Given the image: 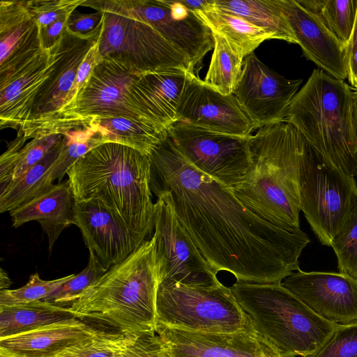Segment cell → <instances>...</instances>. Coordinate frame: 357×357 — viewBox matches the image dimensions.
<instances>
[{"instance_id": "1", "label": "cell", "mask_w": 357, "mask_h": 357, "mask_svg": "<svg viewBox=\"0 0 357 357\" xmlns=\"http://www.w3.org/2000/svg\"><path fill=\"white\" fill-rule=\"evenodd\" d=\"M152 192L167 197L175 214L216 273L236 281L282 282L299 270L310 243L300 230L289 232L259 217L230 190L195 168L169 137L150 155Z\"/></svg>"}, {"instance_id": "2", "label": "cell", "mask_w": 357, "mask_h": 357, "mask_svg": "<svg viewBox=\"0 0 357 357\" xmlns=\"http://www.w3.org/2000/svg\"><path fill=\"white\" fill-rule=\"evenodd\" d=\"M151 172L150 155L105 143L79 158L67 175L75 202L98 199L142 243L154 229Z\"/></svg>"}, {"instance_id": "3", "label": "cell", "mask_w": 357, "mask_h": 357, "mask_svg": "<svg viewBox=\"0 0 357 357\" xmlns=\"http://www.w3.org/2000/svg\"><path fill=\"white\" fill-rule=\"evenodd\" d=\"M303 137L286 121L259 128L249 137L251 167L231 190L259 217L289 232L301 230L298 165Z\"/></svg>"}, {"instance_id": "4", "label": "cell", "mask_w": 357, "mask_h": 357, "mask_svg": "<svg viewBox=\"0 0 357 357\" xmlns=\"http://www.w3.org/2000/svg\"><path fill=\"white\" fill-rule=\"evenodd\" d=\"M159 265L153 235L112 266L70 307L77 318L126 334L155 331Z\"/></svg>"}, {"instance_id": "5", "label": "cell", "mask_w": 357, "mask_h": 357, "mask_svg": "<svg viewBox=\"0 0 357 357\" xmlns=\"http://www.w3.org/2000/svg\"><path fill=\"white\" fill-rule=\"evenodd\" d=\"M352 91L344 80L314 69L294 97L285 121L327 160L354 177L357 144L351 123Z\"/></svg>"}, {"instance_id": "6", "label": "cell", "mask_w": 357, "mask_h": 357, "mask_svg": "<svg viewBox=\"0 0 357 357\" xmlns=\"http://www.w3.org/2000/svg\"><path fill=\"white\" fill-rule=\"evenodd\" d=\"M281 282L236 281L230 289L257 330L283 357H307L340 324L320 317Z\"/></svg>"}, {"instance_id": "7", "label": "cell", "mask_w": 357, "mask_h": 357, "mask_svg": "<svg viewBox=\"0 0 357 357\" xmlns=\"http://www.w3.org/2000/svg\"><path fill=\"white\" fill-rule=\"evenodd\" d=\"M82 6L104 13L98 63L111 59L137 75L194 73L190 60L151 25L137 17L123 0H86Z\"/></svg>"}, {"instance_id": "8", "label": "cell", "mask_w": 357, "mask_h": 357, "mask_svg": "<svg viewBox=\"0 0 357 357\" xmlns=\"http://www.w3.org/2000/svg\"><path fill=\"white\" fill-rule=\"evenodd\" d=\"M252 319L238 303L230 287H190L160 282L156 297V326L213 333L245 328Z\"/></svg>"}, {"instance_id": "9", "label": "cell", "mask_w": 357, "mask_h": 357, "mask_svg": "<svg viewBox=\"0 0 357 357\" xmlns=\"http://www.w3.org/2000/svg\"><path fill=\"white\" fill-rule=\"evenodd\" d=\"M298 185L301 211L321 243L331 246L357 190L354 177L327 160L304 137Z\"/></svg>"}, {"instance_id": "10", "label": "cell", "mask_w": 357, "mask_h": 357, "mask_svg": "<svg viewBox=\"0 0 357 357\" xmlns=\"http://www.w3.org/2000/svg\"><path fill=\"white\" fill-rule=\"evenodd\" d=\"M139 76L116 61L102 59L73 102L43 136L62 134L94 117L123 116L157 126L142 115L133 101L131 88Z\"/></svg>"}, {"instance_id": "11", "label": "cell", "mask_w": 357, "mask_h": 357, "mask_svg": "<svg viewBox=\"0 0 357 357\" xmlns=\"http://www.w3.org/2000/svg\"><path fill=\"white\" fill-rule=\"evenodd\" d=\"M167 131L190 163L230 190L243 182L251 167L250 135L220 133L182 122Z\"/></svg>"}, {"instance_id": "12", "label": "cell", "mask_w": 357, "mask_h": 357, "mask_svg": "<svg viewBox=\"0 0 357 357\" xmlns=\"http://www.w3.org/2000/svg\"><path fill=\"white\" fill-rule=\"evenodd\" d=\"M154 233L160 282L211 287L222 283L178 220L165 194H155Z\"/></svg>"}, {"instance_id": "13", "label": "cell", "mask_w": 357, "mask_h": 357, "mask_svg": "<svg viewBox=\"0 0 357 357\" xmlns=\"http://www.w3.org/2000/svg\"><path fill=\"white\" fill-rule=\"evenodd\" d=\"M101 32L80 36L65 31L54 46L55 61L51 73L36 96L28 121L17 135L26 139L43 137L59 118L78 68Z\"/></svg>"}, {"instance_id": "14", "label": "cell", "mask_w": 357, "mask_h": 357, "mask_svg": "<svg viewBox=\"0 0 357 357\" xmlns=\"http://www.w3.org/2000/svg\"><path fill=\"white\" fill-rule=\"evenodd\" d=\"M303 79H289L251 53L243 59L240 79L233 92L255 128L284 121Z\"/></svg>"}, {"instance_id": "15", "label": "cell", "mask_w": 357, "mask_h": 357, "mask_svg": "<svg viewBox=\"0 0 357 357\" xmlns=\"http://www.w3.org/2000/svg\"><path fill=\"white\" fill-rule=\"evenodd\" d=\"M169 357H283L252 321L241 331L213 333L157 325Z\"/></svg>"}, {"instance_id": "16", "label": "cell", "mask_w": 357, "mask_h": 357, "mask_svg": "<svg viewBox=\"0 0 357 357\" xmlns=\"http://www.w3.org/2000/svg\"><path fill=\"white\" fill-rule=\"evenodd\" d=\"M123 1L137 17L151 25L181 52L190 60L193 69L213 48L210 29L181 1Z\"/></svg>"}, {"instance_id": "17", "label": "cell", "mask_w": 357, "mask_h": 357, "mask_svg": "<svg viewBox=\"0 0 357 357\" xmlns=\"http://www.w3.org/2000/svg\"><path fill=\"white\" fill-rule=\"evenodd\" d=\"M281 284L320 317L337 324L357 322V279L299 269Z\"/></svg>"}, {"instance_id": "18", "label": "cell", "mask_w": 357, "mask_h": 357, "mask_svg": "<svg viewBox=\"0 0 357 357\" xmlns=\"http://www.w3.org/2000/svg\"><path fill=\"white\" fill-rule=\"evenodd\" d=\"M177 122L213 132L248 137L255 129L234 96L224 95L191 73L177 109Z\"/></svg>"}, {"instance_id": "19", "label": "cell", "mask_w": 357, "mask_h": 357, "mask_svg": "<svg viewBox=\"0 0 357 357\" xmlns=\"http://www.w3.org/2000/svg\"><path fill=\"white\" fill-rule=\"evenodd\" d=\"M72 224L86 247L109 270L131 255L141 242L128 227L96 199L73 202Z\"/></svg>"}, {"instance_id": "20", "label": "cell", "mask_w": 357, "mask_h": 357, "mask_svg": "<svg viewBox=\"0 0 357 357\" xmlns=\"http://www.w3.org/2000/svg\"><path fill=\"white\" fill-rule=\"evenodd\" d=\"M26 1H0V89L45 51Z\"/></svg>"}, {"instance_id": "21", "label": "cell", "mask_w": 357, "mask_h": 357, "mask_svg": "<svg viewBox=\"0 0 357 357\" xmlns=\"http://www.w3.org/2000/svg\"><path fill=\"white\" fill-rule=\"evenodd\" d=\"M303 56L330 76L347 78V44L339 40L317 15L298 0H277Z\"/></svg>"}, {"instance_id": "22", "label": "cell", "mask_w": 357, "mask_h": 357, "mask_svg": "<svg viewBox=\"0 0 357 357\" xmlns=\"http://www.w3.org/2000/svg\"><path fill=\"white\" fill-rule=\"evenodd\" d=\"M103 331L75 318L0 338V353L9 357H55Z\"/></svg>"}, {"instance_id": "23", "label": "cell", "mask_w": 357, "mask_h": 357, "mask_svg": "<svg viewBox=\"0 0 357 357\" xmlns=\"http://www.w3.org/2000/svg\"><path fill=\"white\" fill-rule=\"evenodd\" d=\"M55 61L54 47L16 74L0 89L1 128L21 130L29 120L36 94Z\"/></svg>"}, {"instance_id": "24", "label": "cell", "mask_w": 357, "mask_h": 357, "mask_svg": "<svg viewBox=\"0 0 357 357\" xmlns=\"http://www.w3.org/2000/svg\"><path fill=\"white\" fill-rule=\"evenodd\" d=\"M190 73L139 75L132 86L131 93L142 115L157 126L168 130L177 122L178 107Z\"/></svg>"}, {"instance_id": "25", "label": "cell", "mask_w": 357, "mask_h": 357, "mask_svg": "<svg viewBox=\"0 0 357 357\" xmlns=\"http://www.w3.org/2000/svg\"><path fill=\"white\" fill-rule=\"evenodd\" d=\"M73 202L68 180L53 184L32 200L10 211L12 225L19 227L26 222L38 221L47 236L51 252L61 231L72 224Z\"/></svg>"}, {"instance_id": "26", "label": "cell", "mask_w": 357, "mask_h": 357, "mask_svg": "<svg viewBox=\"0 0 357 357\" xmlns=\"http://www.w3.org/2000/svg\"><path fill=\"white\" fill-rule=\"evenodd\" d=\"M77 318L69 307L44 301L0 307V338Z\"/></svg>"}, {"instance_id": "27", "label": "cell", "mask_w": 357, "mask_h": 357, "mask_svg": "<svg viewBox=\"0 0 357 357\" xmlns=\"http://www.w3.org/2000/svg\"><path fill=\"white\" fill-rule=\"evenodd\" d=\"M89 120L97 124L105 143L127 146L148 155L168 137L167 130L137 119L117 116Z\"/></svg>"}, {"instance_id": "28", "label": "cell", "mask_w": 357, "mask_h": 357, "mask_svg": "<svg viewBox=\"0 0 357 357\" xmlns=\"http://www.w3.org/2000/svg\"><path fill=\"white\" fill-rule=\"evenodd\" d=\"M211 32L225 37L247 56L266 40L273 39L266 31L241 17L223 10L214 4L194 11Z\"/></svg>"}, {"instance_id": "29", "label": "cell", "mask_w": 357, "mask_h": 357, "mask_svg": "<svg viewBox=\"0 0 357 357\" xmlns=\"http://www.w3.org/2000/svg\"><path fill=\"white\" fill-rule=\"evenodd\" d=\"M214 4L267 31L273 39L296 43L294 32L277 0H214Z\"/></svg>"}, {"instance_id": "30", "label": "cell", "mask_w": 357, "mask_h": 357, "mask_svg": "<svg viewBox=\"0 0 357 357\" xmlns=\"http://www.w3.org/2000/svg\"><path fill=\"white\" fill-rule=\"evenodd\" d=\"M61 144L22 176L11 182L0 194L1 213H10L26 204L54 184V167L59 155Z\"/></svg>"}, {"instance_id": "31", "label": "cell", "mask_w": 357, "mask_h": 357, "mask_svg": "<svg viewBox=\"0 0 357 357\" xmlns=\"http://www.w3.org/2000/svg\"><path fill=\"white\" fill-rule=\"evenodd\" d=\"M211 33L213 52L204 82L224 95H231L240 79L245 56L225 37Z\"/></svg>"}, {"instance_id": "32", "label": "cell", "mask_w": 357, "mask_h": 357, "mask_svg": "<svg viewBox=\"0 0 357 357\" xmlns=\"http://www.w3.org/2000/svg\"><path fill=\"white\" fill-rule=\"evenodd\" d=\"M65 131L59 157L54 167L53 178L61 182L71 166L91 149L105 144L97 124L91 120Z\"/></svg>"}, {"instance_id": "33", "label": "cell", "mask_w": 357, "mask_h": 357, "mask_svg": "<svg viewBox=\"0 0 357 357\" xmlns=\"http://www.w3.org/2000/svg\"><path fill=\"white\" fill-rule=\"evenodd\" d=\"M314 13L341 42L347 44L357 11V0H298Z\"/></svg>"}, {"instance_id": "34", "label": "cell", "mask_w": 357, "mask_h": 357, "mask_svg": "<svg viewBox=\"0 0 357 357\" xmlns=\"http://www.w3.org/2000/svg\"><path fill=\"white\" fill-rule=\"evenodd\" d=\"M331 247L337 257L340 272L357 279V190Z\"/></svg>"}, {"instance_id": "35", "label": "cell", "mask_w": 357, "mask_h": 357, "mask_svg": "<svg viewBox=\"0 0 357 357\" xmlns=\"http://www.w3.org/2000/svg\"><path fill=\"white\" fill-rule=\"evenodd\" d=\"M138 335L104 331L55 357H119L134 342Z\"/></svg>"}, {"instance_id": "36", "label": "cell", "mask_w": 357, "mask_h": 357, "mask_svg": "<svg viewBox=\"0 0 357 357\" xmlns=\"http://www.w3.org/2000/svg\"><path fill=\"white\" fill-rule=\"evenodd\" d=\"M107 271L93 252L89 251V260L87 266L79 273L74 275L72 278L42 301L63 307L67 305L70 306L88 287Z\"/></svg>"}, {"instance_id": "37", "label": "cell", "mask_w": 357, "mask_h": 357, "mask_svg": "<svg viewBox=\"0 0 357 357\" xmlns=\"http://www.w3.org/2000/svg\"><path fill=\"white\" fill-rule=\"evenodd\" d=\"M71 274L52 280H44L38 273L31 275L28 282L16 289L0 291V307L19 305L43 300L74 276Z\"/></svg>"}, {"instance_id": "38", "label": "cell", "mask_w": 357, "mask_h": 357, "mask_svg": "<svg viewBox=\"0 0 357 357\" xmlns=\"http://www.w3.org/2000/svg\"><path fill=\"white\" fill-rule=\"evenodd\" d=\"M63 137L62 134H53L33 138L25 144L17 156L11 182L45 158L61 142Z\"/></svg>"}, {"instance_id": "39", "label": "cell", "mask_w": 357, "mask_h": 357, "mask_svg": "<svg viewBox=\"0 0 357 357\" xmlns=\"http://www.w3.org/2000/svg\"><path fill=\"white\" fill-rule=\"evenodd\" d=\"M307 357H357V322L340 324L324 345Z\"/></svg>"}, {"instance_id": "40", "label": "cell", "mask_w": 357, "mask_h": 357, "mask_svg": "<svg viewBox=\"0 0 357 357\" xmlns=\"http://www.w3.org/2000/svg\"><path fill=\"white\" fill-rule=\"evenodd\" d=\"M86 0H31L27 8L40 29L55 21L69 17Z\"/></svg>"}, {"instance_id": "41", "label": "cell", "mask_w": 357, "mask_h": 357, "mask_svg": "<svg viewBox=\"0 0 357 357\" xmlns=\"http://www.w3.org/2000/svg\"><path fill=\"white\" fill-rule=\"evenodd\" d=\"M119 357H169L167 350L155 331L139 333L134 342Z\"/></svg>"}, {"instance_id": "42", "label": "cell", "mask_w": 357, "mask_h": 357, "mask_svg": "<svg viewBox=\"0 0 357 357\" xmlns=\"http://www.w3.org/2000/svg\"><path fill=\"white\" fill-rule=\"evenodd\" d=\"M103 23L102 11L85 14L75 10L68 20L66 30L77 36H91L101 31Z\"/></svg>"}, {"instance_id": "43", "label": "cell", "mask_w": 357, "mask_h": 357, "mask_svg": "<svg viewBox=\"0 0 357 357\" xmlns=\"http://www.w3.org/2000/svg\"><path fill=\"white\" fill-rule=\"evenodd\" d=\"M26 140L22 135H17V137L9 143L6 151L0 157V194L12 181L17 156Z\"/></svg>"}, {"instance_id": "44", "label": "cell", "mask_w": 357, "mask_h": 357, "mask_svg": "<svg viewBox=\"0 0 357 357\" xmlns=\"http://www.w3.org/2000/svg\"><path fill=\"white\" fill-rule=\"evenodd\" d=\"M98 43V41L91 48L86 57L80 64L73 87L67 96L66 104L61 114L73 102L77 97V95L86 83L94 67L97 64Z\"/></svg>"}, {"instance_id": "45", "label": "cell", "mask_w": 357, "mask_h": 357, "mask_svg": "<svg viewBox=\"0 0 357 357\" xmlns=\"http://www.w3.org/2000/svg\"><path fill=\"white\" fill-rule=\"evenodd\" d=\"M69 17L58 20L44 29H40L44 50H50L59 43L66 31Z\"/></svg>"}, {"instance_id": "46", "label": "cell", "mask_w": 357, "mask_h": 357, "mask_svg": "<svg viewBox=\"0 0 357 357\" xmlns=\"http://www.w3.org/2000/svg\"><path fill=\"white\" fill-rule=\"evenodd\" d=\"M350 112L352 133L357 144V90L354 89L351 95Z\"/></svg>"}, {"instance_id": "47", "label": "cell", "mask_w": 357, "mask_h": 357, "mask_svg": "<svg viewBox=\"0 0 357 357\" xmlns=\"http://www.w3.org/2000/svg\"><path fill=\"white\" fill-rule=\"evenodd\" d=\"M347 50H357V11L352 33L347 44Z\"/></svg>"}, {"instance_id": "48", "label": "cell", "mask_w": 357, "mask_h": 357, "mask_svg": "<svg viewBox=\"0 0 357 357\" xmlns=\"http://www.w3.org/2000/svg\"><path fill=\"white\" fill-rule=\"evenodd\" d=\"M11 280L9 278L7 273L3 269H0V291L8 289L11 284Z\"/></svg>"}, {"instance_id": "49", "label": "cell", "mask_w": 357, "mask_h": 357, "mask_svg": "<svg viewBox=\"0 0 357 357\" xmlns=\"http://www.w3.org/2000/svg\"><path fill=\"white\" fill-rule=\"evenodd\" d=\"M0 357H9V356H6V355H5V354H1V353H0Z\"/></svg>"}]
</instances>
